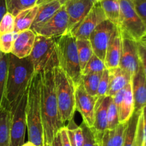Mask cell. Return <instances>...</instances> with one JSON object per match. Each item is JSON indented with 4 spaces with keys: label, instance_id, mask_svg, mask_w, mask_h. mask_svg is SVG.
<instances>
[{
    "label": "cell",
    "instance_id": "obj_5",
    "mask_svg": "<svg viewBox=\"0 0 146 146\" xmlns=\"http://www.w3.org/2000/svg\"><path fill=\"white\" fill-rule=\"evenodd\" d=\"M54 84L60 117L64 126L74 118L76 111L75 86L59 67H54Z\"/></svg>",
    "mask_w": 146,
    "mask_h": 146
},
{
    "label": "cell",
    "instance_id": "obj_24",
    "mask_svg": "<svg viewBox=\"0 0 146 146\" xmlns=\"http://www.w3.org/2000/svg\"><path fill=\"white\" fill-rule=\"evenodd\" d=\"M38 9V6L35 5L20 11L15 17V26L14 31L19 33L31 28Z\"/></svg>",
    "mask_w": 146,
    "mask_h": 146
},
{
    "label": "cell",
    "instance_id": "obj_27",
    "mask_svg": "<svg viewBox=\"0 0 146 146\" xmlns=\"http://www.w3.org/2000/svg\"><path fill=\"white\" fill-rule=\"evenodd\" d=\"M141 111L134 112L131 118L128 120L126 129H125V137H124L123 146H135L137 125H138V119H139Z\"/></svg>",
    "mask_w": 146,
    "mask_h": 146
},
{
    "label": "cell",
    "instance_id": "obj_39",
    "mask_svg": "<svg viewBox=\"0 0 146 146\" xmlns=\"http://www.w3.org/2000/svg\"><path fill=\"white\" fill-rule=\"evenodd\" d=\"M138 50L140 63L146 76V47L138 42Z\"/></svg>",
    "mask_w": 146,
    "mask_h": 146
},
{
    "label": "cell",
    "instance_id": "obj_9",
    "mask_svg": "<svg viewBox=\"0 0 146 146\" xmlns=\"http://www.w3.org/2000/svg\"><path fill=\"white\" fill-rule=\"evenodd\" d=\"M116 25L110 20L106 19L98 24L92 31L89 41L92 47L94 54L104 62L107 47Z\"/></svg>",
    "mask_w": 146,
    "mask_h": 146
},
{
    "label": "cell",
    "instance_id": "obj_30",
    "mask_svg": "<svg viewBox=\"0 0 146 146\" xmlns=\"http://www.w3.org/2000/svg\"><path fill=\"white\" fill-rule=\"evenodd\" d=\"M9 67V54H0V105L4 97Z\"/></svg>",
    "mask_w": 146,
    "mask_h": 146
},
{
    "label": "cell",
    "instance_id": "obj_2",
    "mask_svg": "<svg viewBox=\"0 0 146 146\" xmlns=\"http://www.w3.org/2000/svg\"><path fill=\"white\" fill-rule=\"evenodd\" d=\"M34 73L29 57L18 58L9 54V67L7 83L3 100L11 110L19 102L27 90Z\"/></svg>",
    "mask_w": 146,
    "mask_h": 146
},
{
    "label": "cell",
    "instance_id": "obj_22",
    "mask_svg": "<svg viewBox=\"0 0 146 146\" xmlns=\"http://www.w3.org/2000/svg\"><path fill=\"white\" fill-rule=\"evenodd\" d=\"M118 118L120 123H125L128 121L134 113V100L133 95L131 82L125 87V93L118 108Z\"/></svg>",
    "mask_w": 146,
    "mask_h": 146
},
{
    "label": "cell",
    "instance_id": "obj_16",
    "mask_svg": "<svg viewBox=\"0 0 146 146\" xmlns=\"http://www.w3.org/2000/svg\"><path fill=\"white\" fill-rule=\"evenodd\" d=\"M134 112H141L146 105V76L140 63L138 71L131 78Z\"/></svg>",
    "mask_w": 146,
    "mask_h": 146
},
{
    "label": "cell",
    "instance_id": "obj_25",
    "mask_svg": "<svg viewBox=\"0 0 146 146\" xmlns=\"http://www.w3.org/2000/svg\"><path fill=\"white\" fill-rule=\"evenodd\" d=\"M76 45L78 50V59H79L80 67L81 72L84 70V67L92 55L94 54L92 47L89 40H83V39H76Z\"/></svg>",
    "mask_w": 146,
    "mask_h": 146
},
{
    "label": "cell",
    "instance_id": "obj_47",
    "mask_svg": "<svg viewBox=\"0 0 146 146\" xmlns=\"http://www.w3.org/2000/svg\"><path fill=\"white\" fill-rule=\"evenodd\" d=\"M57 1H58V2H59L60 4L63 6V5H64V4L67 2V1H69V0H57Z\"/></svg>",
    "mask_w": 146,
    "mask_h": 146
},
{
    "label": "cell",
    "instance_id": "obj_8",
    "mask_svg": "<svg viewBox=\"0 0 146 146\" xmlns=\"http://www.w3.org/2000/svg\"><path fill=\"white\" fill-rule=\"evenodd\" d=\"M27 100V89L18 102L10 110L11 128H10L9 146H21L24 143L26 129H27V114H26Z\"/></svg>",
    "mask_w": 146,
    "mask_h": 146
},
{
    "label": "cell",
    "instance_id": "obj_35",
    "mask_svg": "<svg viewBox=\"0 0 146 146\" xmlns=\"http://www.w3.org/2000/svg\"><path fill=\"white\" fill-rule=\"evenodd\" d=\"M108 84H109V72L108 69H105L104 70L100 79L99 84H98V91H97L96 98H100L106 96L107 91L108 88Z\"/></svg>",
    "mask_w": 146,
    "mask_h": 146
},
{
    "label": "cell",
    "instance_id": "obj_29",
    "mask_svg": "<svg viewBox=\"0 0 146 146\" xmlns=\"http://www.w3.org/2000/svg\"><path fill=\"white\" fill-rule=\"evenodd\" d=\"M7 11L16 17L20 11L36 5L37 0H5Z\"/></svg>",
    "mask_w": 146,
    "mask_h": 146
},
{
    "label": "cell",
    "instance_id": "obj_10",
    "mask_svg": "<svg viewBox=\"0 0 146 146\" xmlns=\"http://www.w3.org/2000/svg\"><path fill=\"white\" fill-rule=\"evenodd\" d=\"M106 19L107 18L100 1H97L88 14L71 30V32L76 39L89 40L90 35L96 27Z\"/></svg>",
    "mask_w": 146,
    "mask_h": 146
},
{
    "label": "cell",
    "instance_id": "obj_50",
    "mask_svg": "<svg viewBox=\"0 0 146 146\" xmlns=\"http://www.w3.org/2000/svg\"><path fill=\"white\" fill-rule=\"evenodd\" d=\"M97 1H101V0H97Z\"/></svg>",
    "mask_w": 146,
    "mask_h": 146
},
{
    "label": "cell",
    "instance_id": "obj_14",
    "mask_svg": "<svg viewBox=\"0 0 146 146\" xmlns=\"http://www.w3.org/2000/svg\"><path fill=\"white\" fill-rule=\"evenodd\" d=\"M97 0H69L65 6L68 16V31H71L88 14Z\"/></svg>",
    "mask_w": 146,
    "mask_h": 146
},
{
    "label": "cell",
    "instance_id": "obj_42",
    "mask_svg": "<svg viewBox=\"0 0 146 146\" xmlns=\"http://www.w3.org/2000/svg\"><path fill=\"white\" fill-rule=\"evenodd\" d=\"M50 146H62L61 144V137H60V133L59 131L55 135L54 139H53V141L51 143V145Z\"/></svg>",
    "mask_w": 146,
    "mask_h": 146
},
{
    "label": "cell",
    "instance_id": "obj_36",
    "mask_svg": "<svg viewBox=\"0 0 146 146\" xmlns=\"http://www.w3.org/2000/svg\"><path fill=\"white\" fill-rule=\"evenodd\" d=\"M81 127L82 128L84 137V142L83 146H96L97 142L96 140L91 129L88 127L86 125L84 124V123H82V124L81 125Z\"/></svg>",
    "mask_w": 146,
    "mask_h": 146
},
{
    "label": "cell",
    "instance_id": "obj_43",
    "mask_svg": "<svg viewBox=\"0 0 146 146\" xmlns=\"http://www.w3.org/2000/svg\"><path fill=\"white\" fill-rule=\"evenodd\" d=\"M143 122V130H144V139H145V144L146 143V105L142 109L141 111Z\"/></svg>",
    "mask_w": 146,
    "mask_h": 146
},
{
    "label": "cell",
    "instance_id": "obj_26",
    "mask_svg": "<svg viewBox=\"0 0 146 146\" xmlns=\"http://www.w3.org/2000/svg\"><path fill=\"white\" fill-rule=\"evenodd\" d=\"M100 4L107 19L117 25L120 16V0H101Z\"/></svg>",
    "mask_w": 146,
    "mask_h": 146
},
{
    "label": "cell",
    "instance_id": "obj_41",
    "mask_svg": "<svg viewBox=\"0 0 146 146\" xmlns=\"http://www.w3.org/2000/svg\"><path fill=\"white\" fill-rule=\"evenodd\" d=\"M7 12V8L6 1L5 0H0V21Z\"/></svg>",
    "mask_w": 146,
    "mask_h": 146
},
{
    "label": "cell",
    "instance_id": "obj_7",
    "mask_svg": "<svg viewBox=\"0 0 146 146\" xmlns=\"http://www.w3.org/2000/svg\"><path fill=\"white\" fill-rule=\"evenodd\" d=\"M120 16L117 27L122 37L138 42L146 33V27L137 13L133 0H120Z\"/></svg>",
    "mask_w": 146,
    "mask_h": 146
},
{
    "label": "cell",
    "instance_id": "obj_38",
    "mask_svg": "<svg viewBox=\"0 0 146 146\" xmlns=\"http://www.w3.org/2000/svg\"><path fill=\"white\" fill-rule=\"evenodd\" d=\"M67 127H71L73 129L74 133V138H75L76 145V146H83L84 142V133H83L82 128L81 126H75V127H71V126L68 125Z\"/></svg>",
    "mask_w": 146,
    "mask_h": 146
},
{
    "label": "cell",
    "instance_id": "obj_15",
    "mask_svg": "<svg viewBox=\"0 0 146 146\" xmlns=\"http://www.w3.org/2000/svg\"><path fill=\"white\" fill-rule=\"evenodd\" d=\"M111 99V97L105 96L97 99L96 103L94 123L91 129L98 143H101L103 135L106 130L108 129L107 112Z\"/></svg>",
    "mask_w": 146,
    "mask_h": 146
},
{
    "label": "cell",
    "instance_id": "obj_6",
    "mask_svg": "<svg viewBox=\"0 0 146 146\" xmlns=\"http://www.w3.org/2000/svg\"><path fill=\"white\" fill-rule=\"evenodd\" d=\"M34 72L42 73L58 66L56 38L36 34L34 47L29 56Z\"/></svg>",
    "mask_w": 146,
    "mask_h": 146
},
{
    "label": "cell",
    "instance_id": "obj_52",
    "mask_svg": "<svg viewBox=\"0 0 146 146\" xmlns=\"http://www.w3.org/2000/svg\"><path fill=\"white\" fill-rule=\"evenodd\" d=\"M144 146H146V143H145V145H144Z\"/></svg>",
    "mask_w": 146,
    "mask_h": 146
},
{
    "label": "cell",
    "instance_id": "obj_40",
    "mask_svg": "<svg viewBox=\"0 0 146 146\" xmlns=\"http://www.w3.org/2000/svg\"><path fill=\"white\" fill-rule=\"evenodd\" d=\"M59 133L62 146H71L68 133H67L66 126H64V127H61L59 130Z\"/></svg>",
    "mask_w": 146,
    "mask_h": 146
},
{
    "label": "cell",
    "instance_id": "obj_33",
    "mask_svg": "<svg viewBox=\"0 0 146 146\" xmlns=\"http://www.w3.org/2000/svg\"><path fill=\"white\" fill-rule=\"evenodd\" d=\"M107 121H108V129L107 130H113V129L115 128L120 123L119 118H118V108L113 100V97L108 107Z\"/></svg>",
    "mask_w": 146,
    "mask_h": 146
},
{
    "label": "cell",
    "instance_id": "obj_48",
    "mask_svg": "<svg viewBox=\"0 0 146 146\" xmlns=\"http://www.w3.org/2000/svg\"><path fill=\"white\" fill-rule=\"evenodd\" d=\"M100 144H101V143H97V145L96 146H101V145H100Z\"/></svg>",
    "mask_w": 146,
    "mask_h": 146
},
{
    "label": "cell",
    "instance_id": "obj_45",
    "mask_svg": "<svg viewBox=\"0 0 146 146\" xmlns=\"http://www.w3.org/2000/svg\"><path fill=\"white\" fill-rule=\"evenodd\" d=\"M138 42H140L141 44H143V45L145 46V47H146V33L144 34L142 38H141V40L138 41Z\"/></svg>",
    "mask_w": 146,
    "mask_h": 146
},
{
    "label": "cell",
    "instance_id": "obj_11",
    "mask_svg": "<svg viewBox=\"0 0 146 146\" xmlns=\"http://www.w3.org/2000/svg\"><path fill=\"white\" fill-rule=\"evenodd\" d=\"M97 98L90 95L84 88L82 82L75 87L76 110L79 112L83 123L91 128L94 125L95 107Z\"/></svg>",
    "mask_w": 146,
    "mask_h": 146
},
{
    "label": "cell",
    "instance_id": "obj_4",
    "mask_svg": "<svg viewBox=\"0 0 146 146\" xmlns=\"http://www.w3.org/2000/svg\"><path fill=\"white\" fill-rule=\"evenodd\" d=\"M58 66L74 83L78 85L81 81V70L78 59L76 38L71 31L56 38Z\"/></svg>",
    "mask_w": 146,
    "mask_h": 146
},
{
    "label": "cell",
    "instance_id": "obj_46",
    "mask_svg": "<svg viewBox=\"0 0 146 146\" xmlns=\"http://www.w3.org/2000/svg\"><path fill=\"white\" fill-rule=\"evenodd\" d=\"M21 146H36V145H35L33 144V143H31V142L28 141V142H27V143H24Z\"/></svg>",
    "mask_w": 146,
    "mask_h": 146
},
{
    "label": "cell",
    "instance_id": "obj_17",
    "mask_svg": "<svg viewBox=\"0 0 146 146\" xmlns=\"http://www.w3.org/2000/svg\"><path fill=\"white\" fill-rule=\"evenodd\" d=\"M123 39L118 27H115L110 42L107 47L104 63L106 69L115 68L119 67L120 60L122 53Z\"/></svg>",
    "mask_w": 146,
    "mask_h": 146
},
{
    "label": "cell",
    "instance_id": "obj_44",
    "mask_svg": "<svg viewBox=\"0 0 146 146\" xmlns=\"http://www.w3.org/2000/svg\"><path fill=\"white\" fill-rule=\"evenodd\" d=\"M54 1V0H37L36 3V5L40 6L42 5V4H46V3L51 2V1Z\"/></svg>",
    "mask_w": 146,
    "mask_h": 146
},
{
    "label": "cell",
    "instance_id": "obj_3",
    "mask_svg": "<svg viewBox=\"0 0 146 146\" xmlns=\"http://www.w3.org/2000/svg\"><path fill=\"white\" fill-rule=\"evenodd\" d=\"M41 73L34 72L27 88L26 106L29 141L36 146H44V132L41 113Z\"/></svg>",
    "mask_w": 146,
    "mask_h": 146
},
{
    "label": "cell",
    "instance_id": "obj_34",
    "mask_svg": "<svg viewBox=\"0 0 146 146\" xmlns=\"http://www.w3.org/2000/svg\"><path fill=\"white\" fill-rule=\"evenodd\" d=\"M15 17L7 11L0 21V34L12 32L14 31Z\"/></svg>",
    "mask_w": 146,
    "mask_h": 146
},
{
    "label": "cell",
    "instance_id": "obj_23",
    "mask_svg": "<svg viewBox=\"0 0 146 146\" xmlns=\"http://www.w3.org/2000/svg\"><path fill=\"white\" fill-rule=\"evenodd\" d=\"M127 123H119L115 128L106 130L103 135L101 146H123Z\"/></svg>",
    "mask_w": 146,
    "mask_h": 146
},
{
    "label": "cell",
    "instance_id": "obj_13",
    "mask_svg": "<svg viewBox=\"0 0 146 146\" xmlns=\"http://www.w3.org/2000/svg\"><path fill=\"white\" fill-rule=\"evenodd\" d=\"M122 53L119 67L133 76L138 71L140 66L138 42L128 37H122Z\"/></svg>",
    "mask_w": 146,
    "mask_h": 146
},
{
    "label": "cell",
    "instance_id": "obj_18",
    "mask_svg": "<svg viewBox=\"0 0 146 146\" xmlns=\"http://www.w3.org/2000/svg\"><path fill=\"white\" fill-rule=\"evenodd\" d=\"M36 35V34L31 29L17 33L11 54L18 58L29 57L34 47Z\"/></svg>",
    "mask_w": 146,
    "mask_h": 146
},
{
    "label": "cell",
    "instance_id": "obj_12",
    "mask_svg": "<svg viewBox=\"0 0 146 146\" xmlns=\"http://www.w3.org/2000/svg\"><path fill=\"white\" fill-rule=\"evenodd\" d=\"M68 16L63 5L55 14L38 29L36 34L51 38H56L68 31Z\"/></svg>",
    "mask_w": 146,
    "mask_h": 146
},
{
    "label": "cell",
    "instance_id": "obj_37",
    "mask_svg": "<svg viewBox=\"0 0 146 146\" xmlns=\"http://www.w3.org/2000/svg\"><path fill=\"white\" fill-rule=\"evenodd\" d=\"M133 3L137 13L146 27V1H133Z\"/></svg>",
    "mask_w": 146,
    "mask_h": 146
},
{
    "label": "cell",
    "instance_id": "obj_31",
    "mask_svg": "<svg viewBox=\"0 0 146 146\" xmlns=\"http://www.w3.org/2000/svg\"><path fill=\"white\" fill-rule=\"evenodd\" d=\"M105 69H106V67L104 62L94 54L86 67H84V70L81 72V75L92 74V73L102 72Z\"/></svg>",
    "mask_w": 146,
    "mask_h": 146
},
{
    "label": "cell",
    "instance_id": "obj_51",
    "mask_svg": "<svg viewBox=\"0 0 146 146\" xmlns=\"http://www.w3.org/2000/svg\"><path fill=\"white\" fill-rule=\"evenodd\" d=\"M1 50H0V54H1Z\"/></svg>",
    "mask_w": 146,
    "mask_h": 146
},
{
    "label": "cell",
    "instance_id": "obj_32",
    "mask_svg": "<svg viewBox=\"0 0 146 146\" xmlns=\"http://www.w3.org/2000/svg\"><path fill=\"white\" fill-rule=\"evenodd\" d=\"M17 35V33L15 31L0 34V50L1 52L5 54L11 52Z\"/></svg>",
    "mask_w": 146,
    "mask_h": 146
},
{
    "label": "cell",
    "instance_id": "obj_28",
    "mask_svg": "<svg viewBox=\"0 0 146 146\" xmlns=\"http://www.w3.org/2000/svg\"><path fill=\"white\" fill-rule=\"evenodd\" d=\"M103 72L81 75V82L86 91L93 97H96L98 84H99L100 79L102 75Z\"/></svg>",
    "mask_w": 146,
    "mask_h": 146
},
{
    "label": "cell",
    "instance_id": "obj_49",
    "mask_svg": "<svg viewBox=\"0 0 146 146\" xmlns=\"http://www.w3.org/2000/svg\"><path fill=\"white\" fill-rule=\"evenodd\" d=\"M133 1H146V0H133Z\"/></svg>",
    "mask_w": 146,
    "mask_h": 146
},
{
    "label": "cell",
    "instance_id": "obj_21",
    "mask_svg": "<svg viewBox=\"0 0 146 146\" xmlns=\"http://www.w3.org/2000/svg\"><path fill=\"white\" fill-rule=\"evenodd\" d=\"M11 111L4 100L0 105V146H9Z\"/></svg>",
    "mask_w": 146,
    "mask_h": 146
},
{
    "label": "cell",
    "instance_id": "obj_20",
    "mask_svg": "<svg viewBox=\"0 0 146 146\" xmlns=\"http://www.w3.org/2000/svg\"><path fill=\"white\" fill-rule=\"evenodd\" d=\"M61 7L62 5L57 0L38 6L37 14L30 29L35 33L36 32L37 30L46 24Z\"/></svg>",
    "mask_w": 146,
    "mask_h": 146
},
{
    "label": "cell",
    "instance_id": "obj_19",
    "mask_svg": "<svg viewBox=\"0 0 146 146\" xmlns=\"http://www.w3.org/2000/svg\"><path fill=\"white\" fill-rule=\"evenodd\" d=\"M108 72L109 84L106 96L113 97L118 91L125 88L131 82L132 76L119 67L108 70Z\"/></svg>",
    "mask_w": 146,
    "mask_h": 146
},
{
    "label": "cell",
    "instance_id": "obj_1",
    "mask_svg": "<svg viewBox=\"0 0 146 146\" xmlns=\"http://www.w3.org/2000/svg\"><path fill=\"white\" fill-rule=\"evenodd\" d=\"M54 68L41 73V113L44 146H50L55 135L64 127L60 117L54 84Z\"/></svg>",
    "mask_w": 146,
    "mask_h": 146
}]
</instances>
